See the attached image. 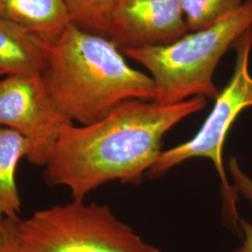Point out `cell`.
I'll return each mask as SVG.
<instances>
[{"label": "cell", "mask_w": 252, "mask_h": 252, "mask_svg": "<svg viewBox=\"0 0 252 252\" xmlns=\"http://www.w3.org/2000/svg\"><path fill=\"white\" fill-rule=\"evenodd\" d=\"M239 227L243 233V242L235 252H252V224L240 219Z\"/></svg>", "instance_id": "15"}, {"label": "cell", "mask_w": 252, "mask_h": 252, "mask_svg": "<svg viewBox=\"0 0 252 252\" xmlns=\"http://www.w3.org/2000/svg\"><path fill=\"white\" fill-rule=\"evenodd\" d=\"M188 33L180 0H117L108 37L123 51L168 44Z\"/></svg>", "instance_id": "7"}, {"label": "cell", "mask_w": 252, "mask_h": 252, "mask_svg": "<svg viewBox=\"0 0 252 252\" xmlns=\"http://www.w3.org/2000/svg\"><path fill=\"white\" fill-rule=\"evenodd\" d=\"M206 104L204 97L172 105L127 100L90 125L65 124L44 166L46 180L73 199L112 181L137 184L160 158L165 134Z\"/></svg>", "instance_id": "1"}, {"label": "cell", "mask_w": 252, "mask_h": 252, "mask_svg": "<svg viewBox=\"0 0 252 252\" xmlns=\"http://www.w3.org/2000/svg\"><path fill=\"white\" fill-rule=\"evenodd\" d=\"M228 171L234 181V189L252 205V179L242 170L236 158L230 159L228 162Z\"/></svg>", "instance_id": "13"}, {"label": "cell", "mask_w": 252, "mask_h": 252, "mask_svg": "<svg viewBox=\"0 0 252 252\" xmlns=\"http://www.w3.org/2000/svg\"><path fill=\"white\" fill-rule=\"evenodd\" d=\"M186 26L195 32L215 25L238 9L242 0H180Z\"/></svg>", "instance_id": "12"}, {"label": "cell", "mask_w": 252, "mask_h": 252, "mask_svg": "<svg viewBox=\"0 0 252 252\" xmlns=\"http://www.w3.org/2000/svg\"><path fill=\"white\" fill-rule=\"evenodd\" d=\"M252 28V0H248L215 25L163 45L125 49L123 53L150 72L155 85L154 102L172 105L204 97L215 100L220 91L213 81L226 52Z\"/></svg>", "instance_id": "3"}, {"label": "cell", "mask_w": 252, "mask_h": 252, "mask_svg": "<svg viewBox=\"0 0 252 252\" xmlns=\"http://www.w3.org/2000/svg\"><path fill=\"white\" fill-rule=\"evenodd\" d=\"M16 220L5 219L0 221V252H24L16 235Z\"/></svg>", "instance_id": "14"}, {"label": "cell", "mask_w": 252, "mask_h": 252, "mask_svg": "<svg viewBox=\"0 0 252 252\" xmlns=\"http://www.w3.org/2000/svg\"><path fill=\"white\" fill-rule=\"evenodd\" d=\"M235 48L236 60L233 76L223 90L220 91L212 110L197 134L187 142L162 152L157 162L148 172V176L157 179L193 158L210 160L221 181L224 212L236 227L240 220L236 209L238 192L227 179L222 152L226 136L234 121L245 108L252 107V76L250 72L252 28L237 40Z\"/></svg>", "instance_id": "5"}, {"label": "cell", "mask_w": 252, "mask_h": 252, "mask_svg": "<svg viewBox=\"0 0 252 252\" xmlns=\"http://www.w3.org/2000/svg\"><path fill=\"white\" fill-rule=\"evenodd\" d=\"M29 146L17 132L0 126V221L18 220L22 201L17 185L19 163L27 160Z\"/></svg>", "instance_id": "10"}, {"label": "cell", "mask_w": 252, "mask_h": 252, "mask_svg": "<svg viewBox=\"0 0 252 252\" xmlns=\"http://www.w3.org/2000/svg\"><path fill=\"white\" fill-rule=\"evenodd\" d=\"M0 17L25 28L44 44L56 41L72 24L63 0H0Z\"/></svg>", "instance_id": "8"}, {"label": "cell", "mask_w": 252, "mask_h": 252, "mask_svg": "<svg viewBox=\"0 0 252 252\" xmlns=\"http://www.w3.org/2000/svg\"><path fill=\"white\" fill-rule=\"evenodd\" d=\"M111 39L70 25L56 41L45 44L41 72L55 107L68 122L90 125L125 101H154L150 75L126 62Z\"/></svg>", "instance_id": "2"}, {"label": "cell", "mask_w": 252, "mask_h": 252, "mask_svg": "<svg viewBox=\"0 0 252 252\" xmlns=\"http://www.w3.org/2000/svg\"><path fill=\"white\" fill-rule=\"evenodd\" d=\"M3 76H5V75H4V74H3V73L0 72V79H1V78H2V77H3Z\"/></svg>", "instance_id": "16"}, {"label": "cell", "mask_w": 252, "mask_h": 252, "mask_svg": "<svg viewBox=\"0 0 252 252\" xmlns=\"http://www.w3.org/2000/svg\"><path fill=\"white\" fill-rule=\"evenodd\" d=\"M74 26L100 36L108 35L111 12L117 0H63Z\"/></svg>", "instance_id": "11"}, {"label": "cell", "mask_w": 252, "mask_h": 252, "mask_svg": "<svg viewBox=\"0 0 252 252\" xmlns=\"http://www.w3.org/2000/svg\"><path fill=\"white\" fill-rule=\"evenodd\" d=\"M45 44L25 28L0 17V72L5 76L41 73Z\"/></svg>", "instance_id": "9"}, {"label": "cell", "mask_w": 252, "mask_h": 252, "mask_svg": "<svg viewBox=\"0 0 252 252\" xmlns=\"http://www.w3.org/2000/svg\"><path fill=\"white\" fill-rule=\"evenodd\" d=\"M24 252H161L105 205L84 199L40 209L16 220Z\"/></svg>", "instance_id": "4"}, {"label": "cell", "mask_w": 252, "mask_h": 252, "mask_svg": "<svg viewBox=\"0 0 252 252\" xmlns=\"http://www.w3.org/2000/svg\"><path fill=\"white\" fill-rule=\"evenodd\" d=\"M68 122L55 107L41 73L8 75L0 80V126L28 143L27 161L45 166L60 132Z\"/></svg>", "instance_id": "6"}]
</instances>
